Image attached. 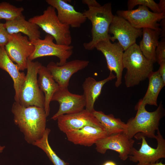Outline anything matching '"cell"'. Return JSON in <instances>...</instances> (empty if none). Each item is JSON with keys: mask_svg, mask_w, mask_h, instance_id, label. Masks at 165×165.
<instances>
[{"mask_svg": "<svg viewBox=\"0 0 165 165\" xmlns=\"http://www.w3.org/2000/svg\"><path fill=\"white\" fill-rule=\"evenodd\" d=\"M11 112L15 124L28 143L32 145L41 138L46 128L47 117L44 108L35 106L26 107L15 101Z\"/></svg>", "mask_w": 165, "mask_h": 165, "instance_id": "1", "label": "cell"}, {"mask_svg": "<svg viewBox=\"0 0 165 165\" xmlns=\"http://www.w3.org/2000/svg\"><path fill=\"white\" fill-rule=\"evenodd\" d=\"M145 106L139 101L135 107L137 110L135 116L130 119L126 123L125 134L130 138L138 133L145 137L155 138L156 131L159 130L160 121L165 115L164 110L162 102L153 112L148 111Z\"/></svg>", "mask_w": 165, "mask_h": 165, "instance_id": "2", "label": "cell"}, {"mask_svg": "<svg viewBox=\"0 0 165 165\" xmlns=\"http://www.w3.org/2000/svg\"><path fill=\"white\" fill-rule=\"evenodd\" d=\"M123 64L127 69L124 78L127 87L138 85L153 71V63L144 56L136 43L125 51Z\"/></svg>", "mask_w": 165, "mask_h": 165, "instance_id": "3", "label": "cell"}, {"mask_svg": "<svg viewBox=\"0 0 165 165\" xmlns=\"http://www.w3.org/2000/svg\"><path fill=\"white\" fill-rule=\"evenodd\" d=\"M83 13L92 25V39L89 42L84 43L83 46L86 50H92L99 42L109 39V28L114 15L112 12L111 3L99 7H89Z\"/></svg>", "mask_w": 165, "mask_h": 165, "instance_id": "4", "label": "cell"}, {"mask_svg": "<svg viewBox=\"0 0 165 165\" xmlns=\"http://www.w3.org/2000/svg\"><path fill=\"white\" fill-rule=\"evenodd\" d=\"M40 28L44 31L52 36L58 44L71 45L72 37L70 27L62 23L57 16L56 9L49 6L43 14L35 16L28 20Z\"/></svg>", "mask_w": 165, "mask_h": 165, "instance_id": "5", "label": "cell"}, {"mask_svg": "<svg viewBox=\"0 0 165 165\" xmlns=\"http://www.w3.org/2000/svg\"><path fill=\"white\" fill-rule=\"evenodd\" d=\"M42 64L28 59L25 79L20 90L19 103L26 107L35 106L44 108L45 96L40 89L37 75Z\"/></svg>", "mask_w": 165, "mask_h": 165, "instance_id": "6", "label": "cell"}, {"mask_svg": "<svg viewBox=\"0 0 165 165\" xmlns=\"http://www.w3.org/2000/svg\"><path fill=\"white\" fill-rule=\"evenodd\" d=\"M54 40L52 36L47 34L43 39L39 38L30 41L35 47V50L28 59L33 61L42 57L54 56L59 59V61L56 63L58 65L65 64L73 54L74 47L71 45L57 44L54 42Z\"/></svg>", "mask_w": 165, "mask_h": 165, "instance_id": "7", "label": "cell"}, {"mask_svg": "<svg viewBox=\"0 0 165 165\" xmlns=\"http://www.w3.org/2000/svg\"><path fill=\"white\" fill-rule=\"evenodd\" d=\"M136 139H141L140 148L137 150L133 147L128 158L134 163L138 162L140 165H147L155 163L159 159L165 158V140L159 130H157L155 139L157 142V147L153 148L150 146L145 139V137L141 135H135Z\"/></svg>", "mask_w": 165, "mask_h": 165, "instance_id": "8", "label": "cell"}, {"mask_svg": "<svg viewBox=\"0 0 165 165\" xmlns=\"http://www.w3.org/2000/svg\"><path fill=\"white\" fill-rule=\"evenodd\" d=\"M116 13L117 15L127 20L134 27L141 29L149 28L161 30L158 22L165 17V14L152 12L148 7L141 5L135 9L119 10Z\"/></svg>", "mask_w": 165, "mask_h": 165, "instance_id": "9", "label": "cell"}, {"mask_svg": "<svg viewBox=\"0 0 165 165\" xmlns=\"http://www.w3.org/2000/svg\"><path fill=\"white\" fill-rule=\"evenodd\" d=\"M4 47L8 57L16 63L20 71L27 69L28 58L35 50L34 46L27 36L20 33L10 35Z\"/></svg>", "mask_w": 165, "mask_h": 165, "instance_id": "10", "label": "cell"}, {"mask_svg": "<svg viewBox=\"0 0 165 165\" xmlns=\"http://www.w3.org/2000/svg\"><path fill=\"white\" fill-rule=\"evenodd\" d=\"M95 48L101 51L106 59L107 68L110 72L116 73L115 86L119 87L122 82L124 50L118 42L112 43L109 39L101 41L96 46Z\"/></svg>", "mask_w": 165, "mask_h": 165, "instance_id": "11", "label": "cell"}, {"mask_svg": "<svg viewBox=\"0 0 165 165\" xmlns=\"http://www.w3.org/2000/svg\"><path fill=\"white\" fill-rule=\"evenodd\" d=\"M108 33L113 35L109 40L113 42L117 40L125 51L136 43V39L142 35V29L134 27L127 20L116 15L110 25Z\"/></svg>", "mask_w": 165, "mask_h": 165, "instance_id": "12", "label": "cell"}, {"mask_svg": "<svg viewBox=\"0 0 165 165\" xmlns=\"http://www.w3.org/2000/svg\"><path fill=\"white\" fill-rule=\"evenodd\" d=\"M57 101L59 104L58 110L51 117L57 120L60 116L79 112L86 106V101L83 94L79 95L71 93L68 87H59L53 94L51 101Z\"/></svg>", "mask_w": 165, "mask_h": 165, "instance_id": "13", "label": "cell"}, {"mask_svg": "<svg viewBox=\"0 0 165 165\" xmlns=\"http://www.w3.org/2000/svg\"><path fill=\"white\" fill-rule=\"evenodd\" d=\"M134 141L129 138L124 133H120L107 136L95 144L97 152L105 154L110 149L117 152L122 160H127L133 147Z\"/></svg>", "mask_w": 165, "mask_h": 165, "instance_id": "14", "label": "cell"}, {"mask_svg": "<svg viewBox=\"0 0 165 165\" xmlns=\"http://www.w3.org/2000/svg\"><path fill=\"white\" fill-rule=\"evenodd\" d=\"M57 120L59 130L65 134L86 126L104 129L92 113L86 109L76 113L63 115Z\"/></svg>", "mask_w": 165, "mask_h": 165, "instance_id": "15", "label": "cell"}, {"mask_svg": "<svg viewBox=\"0 0 165 165\" xmlns=\"http://www.w3.org/2000/svg\"><path fill=\"white\" fill-rule=\"evenodd\" d=\"M89 63L87 60L77 59L67 62L64 65L60 66L51 61L46 67L59 87H68L72 75L86 68Z\"/></svg>", "mask_w": 165, "mask_h": 165, "instance_id": "16", "label": "cell"}, {"mask_svg": "<svg viewBox=\"0 0 165 165\" xmlns=\"http://www.w3.org/2000/svg\"><path fill=\"white\" fill-rule=\"evenodd\" d=\"M57 11V16L62 24L74 28L80 27L87 18L83 13L76 11L72 5L63 0H46Z\"/></svg>", "mask_w": 165, "mask_h": 165, "instance_id": "17", "label": "cell"}, {"mask_svg": "<svg viewBox=\"0 0 165 165\" xmlns=\"http://www.w3.org/2000/svg\"><path fill=\"white\" fill-rule=\"evenodd\" d=\"M68 140L75 145L90 147L107 136L104 129L90 126L65 133Z\"/></svg>", "mask_w": 165, "mask_h": 165, "instance_id": "18", "label": "cell"}, {"mask_svg": "<svg viewBox=\"0 0 165 165\" xmlns=\"http://www.w3.org/2000/svg\"><path fill=\"white\" fill-rule=\"evenodd\" d=\"M116 78L112 72H110L108 77L99 81H97L92 77L86 78L82 86L83 95L86 101L85 109L91 112L95 109V102L101 94L103 86L107 82Z\"/></svg>", "mask_w": 165, "mask_h": 165, "instance_id": "19", "label": "cell"}, {"mask_svg": "<svg viewBox=\"0 0 165 165\" xmlns=\"http://www.w3.org/2000/svg\"><path fill=\"white\" fill-rule=\"evenodd\" d=\"M0 68L7 72L12 78L15 91L14 99L19 102V94L24 81L26 75L20 72L18 65L14 64L7 54L4 46L0 47Z\"/></svg>", "mask_w": 165, "mask_h": 165, "instance_id": "20", "label": "cell"}, {"mask_svg": "<svg viewBox=\"0 0 165 165\" xmlns=\"http://www.w3.org/2000/svg\"><path fill=\"white\" fill-rule=\"evenodd\" d=\"M4 24L9 35L22 33L30 41L41 38L39 27L26 20L23 14L14 20L6 21Z\"/></svg>", "mask_w": 165, "mask_h": 165, "instance_id": "21", "label": "cell"}, {"mask_svg": "<svg viewBox=\"0 0 165 165\" xmlns=\"http://www.w3.org/2000/svg\"><path fill=\"white\" fill-rule=\"evenodd\" d=\"M38 75V82L39 87L44 94V109L47 117L50 114V104L52 97L59 86L53 78L46 67L42 64L39 68Z\"/></svg>", "mask_w": 165, "mask_h": 165, "instance_id": "22", "label": "cell"}, {"mask_svg": "<svg viewBox=\"0 0 165 165\" xmlns=\"http://www.w3.org/2000/svg\"><path fill=\"white\" fill-rule=\"evenodd\" d=\"M161 31L149 28H143V38L138 45L144 56L153 63L156 62L155 51Z\"/></svg>", "mask_w": 165, "mask_h": 165, "instance_id": "23", "label": "cell"}, {"mask_svg": "<svg viewBox=\"0 0 165 165\" xmlns=\"http://www.w3.org/2000/svg\"><path fill=\"white\" fill-rule=\"evenodd\" d=\"M149 82L146 92L139 101L146 106L148 105L158 106L157 98L159 94L165 85L158 70L152 71L148 78Z\"/></svg>", "mask_w": 165, "mask_h": 165, "instance_id": "24", "label": "cell"}, {"mask_svg": "<svg viewBox=\"0 0 165 165\" xmlns=\"http://www.w3.org/2000/svg\"><path fill=\"white\" fill-rule=\"evenodd\" d=\"M103 126L107 136L120 133H126L127 126L120 119L115 118L113 115H106L101 111L94 110L92 112Z\"/></svg>", "mask_w": 165, "mask_h": 165, "instance_id": "25", "label": "cell"}, {"mask_svg": "<svg viewBox=\"0 0 165 165\" xmlns=\"http://www.w3.org/2000/svg\"><path fill=\"white\" fill-rule=\"evenodd\" d=\"M50 130L46 128L41 138L32 145L42 150L54 165H68L69 164L61 159L53 150L48 141V136Z\"/></svg>", "mask_w": 165, "mask_h": 165, "instance_id": "26", "label": "cell"}, {"mask_svg": "<svg viewBox=\"0 0 165 165\" xmlns=\"http://www.w3.org/2000/svg\"><path fill=\"white\" fill-rule=\"evenodd\" d=\"M24 10L22 7H17L7 2H2L0 3V20H13L23 14Z\"/></svg>", "mask_w": 165, "mask_h": 165, "instance_id": "27", "label": "cell"}, {"mask_svg": "<svg viewBox=\"0 0 165 165\" xmlns=\"http://www.w3.org/2000/svg\"><path fill=\"white\" fill-rule=\"evenodd\" d=\"M141 5L149 8L153 12L161 13L158 4L153 0H129L127 2L128 10H132L136 6Z\"/></svg>", "mask_w": 165, "mask_h": 165, "instance_id": "28", "label": "cell"}, {"mask_svg": "<svg viewBox=\"0 0 165 165\" xmlns=\"http://www.w3.org/2000/svg\"><path fill=\"white\" fill-rule=\"evenodd\" d=\"M155 53L156 61L159 64L165 61V37L163 38L161 41H159L156 49Z\"/></svg>", "mask_w": 165, "mask_h": 165, "instance_id": "29", "label": "cell"}, {"mask_svg": "<svg viewBox=\"0 0 165 165\" xmlns=\"http://www.w3.org/2000/svg\"><path fill=\"white\" fill-rule=\"evenodd\" d=\"M10 35L8 32L3 23H0V46H5L8 42Z\"/></svg>", "mask_w": 165, "mask_h": 165, "instance_id": "30", "label": "cell"}, {"mask_svg": "<svg viewBox=\"0 0 165 165\" xmlns=\"http://www.w3.org/2000/svg\"><path fill=\"white\" fill-rule=\"evenodd\" d=\"M159 64L160 67L158 71L163 81L165 83V61L162 62Z\"/></svg>", "mask_w": 165, "mask_h": 165, "instance_id": "31", "label": "cell"}, {"mask_svg": "<svg viewBox=\"0 0 165 165\" xmlns=\"http://www.w3.org/2000/svg\"><path fill=\"white\" fill-rule=\"evenodd\" d=\"M82 2L87 5L89 7H97L101 5L95 0H83Z\"/></svg>", "mask_w": 165, "mask_h": 165, "instance_id": "32", "label": "cell"}, {"mask_svg": "<svg viewBox=\"0 0 165 165\" xmlns=\"http://www.w3.org/2000/svg\"><path fill=\"white\" fill-rule=\"evenodd\" d=\"M159 6L161 13L165 14V0H160L158 3Z\"/></svg>", "mask_w": 165, "mask_h": 165, "instance_id": "33", "label": "cell"}, {"mask_svg": "<svg viewBox=\"0 0 165 165\" xmlns=\"http://www.w3.org/2000/svg\"><path fill=\"white\" fill-rule=\"evenodd\" d=\"M102 165H117L116 163L113 161H107L105 162Z\"/></svg>", "mask_w": 165, "mask_h": 165, "instance_id": "34", "label": "cell"}, {"mask_svg": "<svg viewBox=\"0 0 165 165\" xmlns=\"http://www.w3.org/2000/svg\"><path fill=\"white\" fill-rule=\"evenodd\" d=\"M147 165H165V164H163L162 161H160V162H156L155 163H149Z\"/></svg>", "mask_w": 165, "mask_h": 165, "instance_id": "35", "label": "cell"}, {"mask_svg": "<svg viewBox=\"0 0 165 165\" xmlns=\"http://www.w3.org/2000/svg\"><path fill=\"white\" fill-rule=\"evenodd\" d=\"M5 148V146H1L0 145V153L2 152Z\"/></svg>", "mask_w": 165, "mask_h": 165, "instance_id": "36", "label": "cell"}, {"mask_svg": "<svg viewBox=\"0 0 165 165\" xmlns=\"http://www.w3.org/2000/svg\"><path fill=\"white\" fill-rule=\"evenodd\" d=\"M136 165H140V164L138 163Z\"/></svg>", "mask_w": 165, "mask_h": 165, "instance_id": "37", "label": "cell"}, {"mask_svg": "<svg viewBox=\"0 0 165 165\" xmlns=\"http://www.w3.org/2000/svg\"></svg>", "mask_w": 165, "mask_h": 165, "instance_id": "38", "label": "cell"}, {"mask_svg": "<svg viewBox=\"0 0 165 165\" xmlns=\"http://www.w3.org/2000/svg\"></svg>", "mask_w": 165, "mask_h": 165, "instance_id": "39", "label": "cell"}]
</instances>
